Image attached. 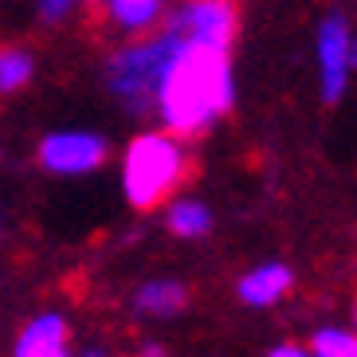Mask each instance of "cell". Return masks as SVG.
<instances>
[{
	"label": "cell",
	"instance_id": "e0dca14e",
	"mask_svg": "<svg viewBox=\"0 0 357 357\" xmlns=\"http://www.w3.org/2000/svg\"><path fill=\"white\" fill-rule=\"evenodd\" d=\"M349 71H357V36H349Z\"/></svg>",
	"mask_w": 357,
	"mask_h": 357
},
{
	"label": "cell",
	"instance_id": "4fadbf2b",
	"mask_svg": "<svg viewBox=\"0 0 357 357\" xmlns=\"http://www.w3.org/2000/svg\"><path fill=\"white\" fill-rule=\"evenodd\" d=\"M310 357H357V330L346 326H322L310 337Z\"/></svg>",
	"mask_w": 357,
	"mask_h": 357
},
{
	"label": "cell",
	"instance_id": "9a60e30c",
	"mask_svg": "<svg viewBox=\"0 0 357 357\" xmlns=\"http://www.w3.org/2000/svg\"><path fill=\"white\" fill-rule=\"evenodd\" d=\"M267 357H310V349H306V346H294V342H283V346H275Z\"/></svg>",
	"mask_w": 357,
	"mask_h": 357
},
{
	"label": "cell",
	"instance_id": "8fae6325",
	"mask_svg": "<svg viewBox=\"0 0 357 357\" xmlns=\"http://www.w3.org/2000/svg\"><path fill=\"white\" fill-rule=\"evenodd\" d=\"M165 228L181 240H200L212 231V208L197 197H177L165 208Z\"/></svg>",
	"mask_w": 357,
	"mask_h": 357
},
{
	"label": "cell",
	"instance_id": "2e32d148",
	"mask_svg": "<svg viewBox=\"0 0 357 357\" xmlns=\"http://www.w3.org/2000/svg\"><path fill=\"white\" fill-rule=\"evenodd\" d=\"M137 357H165V349H161L158 342H146V346L137 349Z\"/></svg>",
	"mask_w": 357,
	"mask_h": 357
},
{
	"label": "cell",
	"instance_id": "5b68a950",
	"mask_svg": "<svg viewBox=\"0 0 357 357\" xmlns=\"http://www.w3.org/2000/svg\"><path fill=\"white\" fill-rule=\"evenodd\" d=\"M169 28H177V32L185 36V40H192V43L231 52L236 28H240V12H236L231 0H189V4L173 16Z\"/></svg>",
	"mask_w": 357,
	"mask_h": 357
},
{
	"label": "cell",
	"instance_id": "30bf717a",
	"mask_svg": "<svg viewBox=\"0 0 357 357\" xmlns=\"http://www.w3.org/2000/svg\"><path fill=\"white\" fill-rule=\"evenodd\" d=\"M106 20L114 24L118 32H149L165 12V0H102Z\"/></svg>",
	"mask_w": 357,
	"mask_h": 357
},
{
	"label": "cell",
	"instance_id": "9c48e42d",
	"mask_svg": "<svg viewBox=\"0 0 357 357\" xmlns=\"http://www.w3.org/2000/svg\"><path fill=\"white\" fill-rule=\"evenodd\" d=\"M185 303H189V291L177 279H149L134 291V310L146 318H173L185 310Z\"/></svg>",
	"mask_w": 357,
	"mask_h": 357
},
{
	"label": "cell",
	"instance_id": "8992f818",
	"mask_svg": "<svg viewBox=\"0 0 357 357\" xmlns=\"http://www.w3.org/2000/svg\"><path fill=\"white\" fill-rule=\"evenodd\" d=\"M314 55H318V86H322L326 102H337L346 95L349 83V24L346 16H326L318 24V40H314Z\"/></svg>",
	"mask_w": 357,
	"mask_h": 357
},
{
	"label": "cell",
	"instance_id": "ac0fdd59",
	"mask_svg": "<svg viewBox=\"0 0 357 357\" xmlns=\"http://www.w3.org/2000/svg\"><path fill=\"white\" fill-rule=\"evenodd\" d=\"M71 357H106V349H79V354H71Z\"/></svg>",
	"mask_w": 357,
	"mask_h": 357
},
{
	"label": "cell",
	"instance_id": "d6986e66",
	"mask_svg": "<svg viewBox=\"0 0 357 357\" xmlns=\"http://www.w3.org/2000/svg\"><path fill=\"white\" fill-rule=\"evenodd\" d=\"M354 330H357V306H354Z\"/></svg>",
	"mask_w": 357,
	"mask_h": 357
},
{
	"label": "cell",
	"instance_id": "52a82bcc",
	"mask_svg": "<svg viewBox=\"0 0 357 357\" xmlns=\"http://www.w3.org/2000/svg\"><path fill=\"white\" fill-rule=\"evenodd\" d=\"M12 357H71L67 354V318L55 310L32 318L16 337Z\"/></svg>",
	"mask_w": 357,
	"mask_h": 357
},
{
	"label": "cell",
	"instance_id": "7c38bea8",
	"mask_svg": "<svg viewBox=\"0 0 357 357\" xmlns=\"http://www.w3.org/2000/svg\"><path fill=\"white\" fill-rule=\"evenodd\" d=\"M36 55L24 47H0V95H16L32 83Z\"/></svg>",
	"mask_w": 357,
	"mask_h": 357
},
{
	"label": "cell",
	"instance_id": "ba28073f",
	"mask_svg": "<svg viewBox=\"0 0 357 357\" xmlns=\"http://www.w3.org/2000/svg\"><path fill=\"white\" fill-rule=\"evenodd\" d=\"M294 287V271L287 267V263H259V267H252V271L240 279V303L243 306H275L279 298H283L287 291Z\"/></svg>",
	"mask_w": 357,
	"mask_h": 357
},
{
	"label": "cell",
	"instance_id": "5bb4252c",
	"mask_svg": "<svg viewBox=\"0 0 357 357\" xmlns=\"http://www.w3.org/2000/svg\"><path fill=\"white\" fill-rule=\"evenodd\" d=\"M75 4H79V0H36L43 24H63L67 16L75 12Z\"/></svg>",
	"mask_w": 357,
	"mask_h": 357
},
{
	"label": "cell",
	"instance_id": "7a4b0ae2",
	"mask_svg": "<svg viewBox=\"0 0 357 357\" xmlns=\"http://www.w3.org/2000/svg\"><path fill=\"white\" fill-rule=\"evenodd\" d=\"M189 177V149L177 134L169 130H146L126 146L122 158V192L126 204L137 212L158 208L161 200L181 189V181Z\"/></svg>",
	"mask_w": 357,
	"mask_h": 357
},
{
	"label": "cell",
	"instance_id": "277c9868",
	"mask_svg": "<svg viewBox=\"0 0 357 357\" xmlns=\"http://www.w3.org/2000/svg\"><path fill=\"white\" fill-rule=\"evenodd\" d=\"M110 146L95 130H55L40 142V165L55 177H83L106 161Z\"/></svg>",
	"mask_w": 357,
	"mask_h": 357
},
{
	"label": "cell",
	"instance_id": "3957f363",
	"mask_svg": "<svg viewBox=\"0 0 357 357\" xmlns=\"http://www.w3.org/2000/svg\"><path fill=\"white\" fill-rule=\"evenodd\" d=\"M181 36L173 28L146 40H134L126 47H118L106 63V86L130 114H153V98H158L161 75L169 67V55L177 47Z\"/></svg>",
	"mask_w": 357,
	"mask_h": 357
},
{
	"label": "cell",
	"instance_id": "6da1fadb",
	"mask_svg": "<svg viewBox=\"0 0 357 357\" xmlns=\"http://www.w3.org/2000/svg\"><path fill=\"white\" fill-rule=\"evenodd\" d=\"M231 102H236L231 52L204 47V43L181 36L169 55L165 75H161L158 98H153V114L161 118V126L177 137H197L208 126H216L231 110Z\"/></svg>",
	"mask_w": 357,
	"mask_h": 357
}]
</instances>
